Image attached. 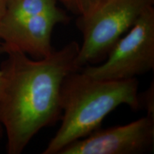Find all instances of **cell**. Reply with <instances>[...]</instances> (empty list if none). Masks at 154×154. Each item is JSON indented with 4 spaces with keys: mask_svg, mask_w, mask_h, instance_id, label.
I'll return each mask as SVG.
<instances>
[{
    "mask_svg": "<svg viewBox=\"0 0 154 154\" xmlns=\"http://www.w3.org/2000/svg\"><path fill=\"white\" fill-rule=\"evenodd\" d=\"M79 47L70 42L42 59L15 49L4 52L0 123L7 136V153H22L42 128L60 120L61 85L67 75L78 70L75 59Z\"/></svg>",
    "mask_w": 154,
    "mask_h": 154,
    "instance_id": "1",
    "label": "cell"
},
{
    "mask_svg": "<svg viewBox=\"0 0 154 154\" xmlns=\"http://www.w3.org/2000/svg\"><path fill=\"white\" fill-rule=\"evenodd\" d=\"M60 101L61 126L43 154H59L67 145L99 129L103 119L121 105L134 111L140 109L136 78L98 80L81 70L65 77Z\"/></svg>",
    "mask_w": 154,
    "mask_h": 154,
    "instance_id": "2",
    "label": "cell"
},
{
    "mask_svg": "<svg viewBox=\"0 0 154 154\" xmlns=\"http://www.w3.org/2000/svg\"><path fill=\"white\" fill-rule=\"evenodd\" d=\"M154 0H109L86 16L78 17L76 26L82 44L75 59L79 70L107 57L116 42L132 27Z\"/></svg>",
    "mask_w": 154,
    "mask_h": 154,
    "instance_id": "3",
    "label": "cell"
},
{
    "mask_svg": "<svg viewBox=\"0 0 154 154\" xmlns=\"http://www.w3.org/2000/svg\"><path fill=\"white\" fill-rule=\"evenodd\" d=\"M154 68V8L149 7L111 48L106 60L99 66L79 70L98 80L136 78Z\"/></svg>",
    "mask_w": 154,
    "mask_h": 154,
    "instance_id": "4",
    "label": "cell"
},
{
    "mask_svg": "<svg viewBox=\"0 0 154 154\" xmlns=\"http://www.w3.org/2000/svg\"><path fill=\"white\" fill-rule=\"evenodd\" d=\"M94 131L59 154H142L154 146V119L146 115L123 126Z\"/></svg>",
    "mask_w": 154,
    "mask_h": 154,
    "instance_id": "5",
    "label": "cell"
},
{
    "mask_svg": "<svg viewBox=\"0 0 154 154\" xmlns=\"http://www.w3.org/2000/svg\"><path fill=\"white\" fill-rule=\"evenodd\" d=\"M69 20L70 17L59 7L45 14L2 20L0 24V52L15 49L32 59H44L54 51L51 45L54 29Z\"/></svg>",
    "mask_w": 154,
    "mask_h": 154,
    "instance_id": "6",
    "label": "cell"
},
{
    "mask_svg": "<svg viewBox=\"0 0 154 154\" xmlns=\"http://www.w3.org/2000/svg\"><path fill=\"white\" fill-rule=\"evenodd\" d=\"M58 8L57 0H7L2 20L45 14L57 10Z\"/></svg>",
    "mask_w": 154,
    "mask_h": 154,
    "instance_id": "7",
    "label": "cell"
},
{
    "mask_svg": "<svg viewBox=\"0 0 154 154\" xmlns=\"http://www.w3.org/2000/svg\"><path fill=\"white\" fill-rule=\"evenodd\" d=\"M109 0H57L67 10L78 17L86 16Z\"/></svg>",
    "mask_w": 154,
    "mask_h": 154,
    "instance_id": "8",
    "label": "cell"
},
{
    "mask_svg": "<svg viewBox=\"0 0 154 154\" xmlns=\"http://www.w3.org/2000/svg\"><path fill=\"white\" fill-rule=\"evenodd\" d=\"M139 101L140 109H143L146 111V115L154 119V84L151 82L149 87L143 91L139 93Z\"/></svg>",
    "mask_w": 154,
    "mask_h": 154,
    "instance_id": "9",
    "label": "cell"
},
{
    "mask_svg": "<svg viewBox=\"0 0 154 154\" xmlns=\"http://www.w3.org/2000/svg\"><path fill=\"white\" fill-rule=\"evenodd\" d=\"M6 1L7 0H0V24L5 14ZM0 44H1V40H0Z\"/></svg>",
    "mask_w": 154,
    "mask_h": 154,
    "instance_id": "10",
    "label": "cell"
},
{
    "mask_svg": "<svg viewBox=\"0 0 154 154\" xmlns=\"http://www.w3.org/2000/svg\"><path fill=\"white\" fill-rule=\"evenodd\" d=\"M4 83H5V78H4L3 72L0 70V95H1Z\"/></svg>",
    "mask_w": 154,
    "mask_h": 154,
    "instance_id": "11",
    "label": "cell"
},
{
    "mask_svg": "<svg viewBox=\"0 0 154 154\" xmlns=\"http://www.w3.org/2000/svg\"><path fill=\"white\" fill-rule=\"evenodd\" d=\"M4 134H5V129H4V127L0 123V141H1L2 138L3 137Z\"/></svg>",
    "mask_w": 154,
    "mask_h": 154,
    "instance_id": "12",
    "label": "cell"
}]
</instances>
